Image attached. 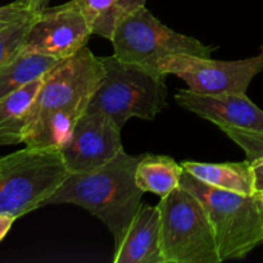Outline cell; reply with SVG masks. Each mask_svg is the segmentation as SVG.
Segmentation results:
<instances>
[{
    "mask_svg": "<svg viewBox=\"0 0 263 263\" xmlns=\"http://www.w3.org/2000/svg\"><path fill=\"white\" fill-rule=\"evenodd\" d=\"M175 100L180 107L215 123L220 130L229 127L263 133V110L247 94L203 95L182 89L176 92Z\"/></svg>",
    "mask_w": 263,
    "mask_h": 263,
    "instance_id": "cell-11",
    "label": "cell"
},
{
    "mask_svg": "<svg viewBox=\"0 0 263 263\" xmlns=\"http://www.w3.org/2000/svg\"><path fill=\"white\" fill-rule=\"evenodd\" d=\"M139 159L123 149L99 168L69 174L46 205L74 204L89 211L107 226L116 248L143 203L144 192L135 181Z\"/></svg>",
    "mask_w": 263,
    "mask_h": 263,
    "instance_id": "cell-2",
    "label": "cell"
},
{
    "mask_svg": "<svg viewBox=\"0 0 263 263\" xmlns=\"http://www.w3.org/2000/svg\"><path fill=\"white\" fill-rule=\"evenodd\" d=\"M15 220H17V218L13 217V216L0 213V241L7 236V234L9 233V230L12 229Z\"/></svg>",
    "mask_w": 263,
    "mask_h": 263,
    "instance_id": "cell-22",
    "label": "cell"
},
{
    "mask_svg": "<svg viewBox=\"0 0 263 263\" xmlns=\"http://www.w3.org/2000/svg\"><path fill=\"white\" fill-rule=\"evenodd\" d=\"M35 14L36 13L31 10L27 5L23 4L21 0L0 5V30L12 25V23L33 17Z\"/></svg>",
    "mask_w": 263,
    "mask_h": 263,
    "instance_id": "cell-20",
    "label": "cell"
},
{
    "mask_svg": "<svg viewBox=\"0 0 263 263\" xmlns=\"http://www.w3.org/2000/svg\"><path fill=\"white\" fill-rule=\"evenodd\" d=\"M115 263H164L158 205L141 203L125 236L115 248Z\"/></svg>",
    "mask_w": 263,
    "mask_h": 263,
    "instance_id": "cell-12",
    "label": "cell"
},
{
    "mask_svg": "<svg viewBox=\"0 0 263 263\" xmlns=\"http://www.w3.org/2000/svg\"><path fill=\"white\" fill-rule=\"evenodd\" d=\"M103 76L102 61L87 46L53 67L28 110L23 144L61 151L89 109Z\"/></svg>",
    "mask_w": 263,
    "mask_h": 263,
    "instance_id": "cell-1",
    "label": "cell"
},
{
    "mask_svg": "<svg viewBox=\"0 0 263 263\" xmlns=\"http://www.w3.org/2000/svg\"><path fill=\"white\" fill-rule=\"evenodd\" d=\"M181 185L204 207L222 262L248 256L263 243V199L218 189L182 172Z\"/></svg>",
    "mask_w": 263,
    "mask_h": 263,
    "instance_id": "cell-3",
    "label": "cell"
},
{
    "mask_svg": "<svg viewBox=\"0 0 263 263\" xmlns=\"http://www.w3.org/2000/svg\"><path fill=\"white\" fill-rule=\"evenodd\" d=\"M44 77L0 99V145L23 143V128L28 110Z\"/></svg>",
    "mask_w": 263,
    "mask_h": 263,
    "instance_id": "cell-15",
    "label": "cell"
},
{
    "mask_svg": "<svg viewBox=\"0 0 263 263\" xmlns=\"http://www.w3.org/2000/svg\"><path fill=\"white\" fill-rule=\"evenodd\" d=\"M184 168L168 156L143 154L135 170V181L141 192L163 198L180 187Z\"/></svg>",
    "mask_w": 263,
    "mask_h": 263,
    "instance_id": "cell-14",
    "label": "cell"
},
{
    "mask_svg": "<svg viewBox=\"0 0 263 263\" xmlns=\"http://www.w3.org/2000/svg\"><path fill=\"white\" fill-rule=\"evenodd\" d=\"M21 2L27 5L31 10L39 13L45 9V8H48L51 0H21Z\"/></svg>",
    "mask_w": 263,
    "mask_h": 263,
    "instance_id": "cell-23",
    "label": "cell"
},
{
    "mask_svg": "<svg viewBox=\"0 0 263 263\" xmlns=\"http://www.w3.org/2000/svg\"><path fill=\"white\" fill-rule=\"evenodd\" d=\"M68 175L59 149L26 146L0 157V213L20 218L44 207Z\"/></svg>",
    "mask_w": 263,
    "mask_h": 263,
    "instance_id": "cell-4",
    "label": "cell"
},
{
    "mask_svg": "<svg viewBox=\"0 0 263 263\" xmlns=\"http://www.w3.org/2000/svg\"><path fill=\"white\" fill-rule=\"evenodd\" d=\"M182 168L204 184L240 194H256L253 189L251 161L205 163L185 161Z\"/></svg>",
    "mask_w": 263,
    "mask_h": 263,
    "instance_id": "cell-13",
    "label": "cell"
},
{
    "mask_svg": "<svg viewBox=\"0 0 263 263\" xmlns=\"http://www.w3.org/2000/svg\"><path fill=\"white\" fill-rule=\"evenodd\" d=\"M92 32L76 2L48 7L32 20L23 50L64 61L85 48Z\"/></svg>",
    "mask_w": 263,
    "mask_h": 263,
    "instance_id": "cell-9",
    "label": "cell"
},
{
    "mask_svg": "<svg viewBox=\"0 0 263 263\" xmlns=\"http://www.w3.org/2000/svg\"><path fill=\"white\" fill-rule=\"evenodd\" d=\"M110 43L113 54L120 61L157 74H162L158 67L162 59L179 54L210 58L216 50L193 36L167 27L145 7L139 8L118 25Z\"/></svg>",
    "mask_w": 263,
    "mask_h": 263,
    "instance_id": "cell-7",
    "label": "cell"
},
{
    "mask_svg": "<svg viewBox=\"0 0 263 263\" xmlns=\"http://www.w3.org/2000/svg\"><path fill=\"white\" fill-rule=\"evenodd\" d=\"M157 205L164 263L222 262L204 207L193 193L180 185Z\"/></svg>",
    "mask_w": 263,
    "mask_h": 263,
    "instance_id": "cell-6",
    "label": "cell"
},
{
    "mask_svg": "<svg viewBox=\"0 0 263 263\" xmlns=\"http://www.w3.org/2000/svg\"><path fill=\"white\" fill-rule=\"evenodd\" d=\"M100 61L104 76L87 110L105 113L122 128L131 118L153 121L167 107L166 76L120 61L115 54Z\"/></svg>",
    "mask_w": 263,
    "mask_h": 263,
    "instance_id": "cell-5",
    "label": "cell"
},
{
    "mask_svg": "<svg viewBox=\"0 0 263 263\" xmlns=\"http://www.w3.org/2000/svg\"><path fill=\"white\" fill-rule=\"evenodd\" d=\"M252 176H253V189L256 194L263 199V156L251 161Z\"/></svg>",
    "mask_w": 263,
    "mask_h": 263,
    "instance_id": "cell-21",
    "label": "cell"
},
{
    "mask_svg": "<svg viewBox=\"0 0 263 263\" xmlns=\"http://www.w3.org/2000/svg\"><path fill=\"white\" fill-rule=\"evenodd\" d=\"M221 131L243 149L248 161L263 156V133L229 127L221 128Z\"/></svg>",
    "mask_w": 263,
    "mask_h": 263,
    "instance_id": "cell-19",
    "label": "cell"
},
{
    "mask_svg": "<svg viewBox=\"0 0 263 263\" xmlns=\"http://www.w3.org/2000/svg\"><path fill=\"white\" fill-rule=\"evenodd\" d=\"M62 61L22 50L0 67V99L45 76Z\"/></svg>",
    "mask_w": 263,
    "mask_h": 263,
    "instance_id": "cell-17",
    "label": "cell"
},
{
    "mask_svg": "<svg viewBox=\"0 0 263 263\" xmlns=\"http://www.w3.org/2000/svg\"><path fill=\"white\" fill-rule=\"evenodd\" d=\"M122 128L103 112L87 110L61 148L69 174L89 172L104 166L123 151Z\"/></svg>",
    "mask_w": 263,
    "mask_h": 263,
    "instance_id": "cell-10",
    "label": "cell"
},
{
    "mask_svg": "<svg viewBox=\"0 0 263 263\" xmlns=\"http://www.w3.org/2000/svg\"><path fill=\"white\" fill-rule=\"evenodd\" d=\"M35 15L27 20L12 23L0 30V67L4 66L23 50L31 22Z\"/></svg>",
    "mask_w": 263,
    "mask_h": 263,
    "instance_id": "cell-18",
    "label": "cell"
},
{
    "mask_svg": "<svg viewBox=\"0 0 263 263\" xmlns=\"http://www.w3.org/2000/svg\"><path fill=\"white\" fill-rule=\"evenodd\" d=\"M158 67L162 74H175L197 94H247L254 77L263 71V45L257 55L239 61L179 54L162 59Z\"/></svg>",
    "mask_w": 263,
    "mask_h": 263,
    "instance_id": "cell-8",
    "label": "cell"
},
{
    "mask_svg": "<svg viewBox=\"0 0 263 263\" xmlns=\"http://www.w3.org/2000/svg\"><path fill=\"white\" fill-rule=\"evenodd\" d=\"M84 12L92 35L110 41L116 28L139 8L145 7L146 0H73Z\"/></svg>",
    "mask_w": 263,
    "mask_h": 263,
    "instance_id": "cell-16",
    "label": "cell"
}]
</instances>
